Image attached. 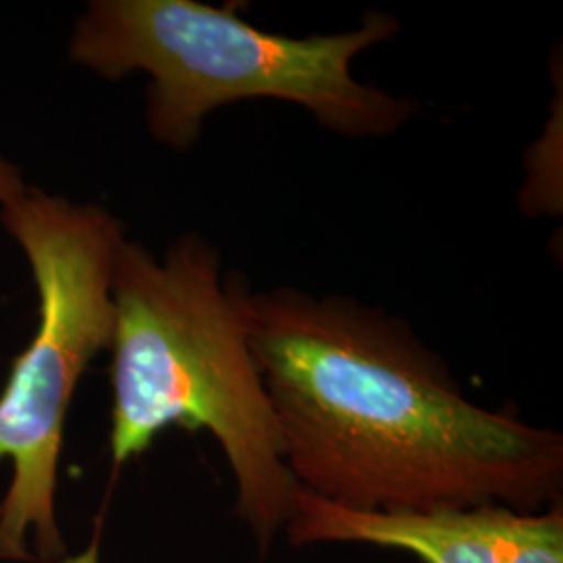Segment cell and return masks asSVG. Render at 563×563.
<instances>
[{"label":"cell","mask_w":563,"mask_h":563,"mask_svg":"<svg viewBox=\"0 0 563 563\" xmlns=\"http://www.w3.org/2000/svg\"><path fill=\"white\" fill-rule=\"evenodd\" d=\"M292 544L362 543L423 563H563L562 504L543 511L483 505L432 514H363L299 488L284 526Z\"/></svg>","instance_id":"cell-5"},{"label":"cell","mask_w":563,"mask_h":563,"mask_svg":"<svg viewBox=\"0 0 563 563\" xmlns=\"http://www.w3.org/2000/svg\"><path fill=\"white\" fill-rule=\"evenodd\" d=\"M242 278L186 234L162 260L121 244L113 269L111 455L120 467L163 430H207L230 463L239 514L262 547L299 495L242 316Z\"/></svg>","instance_id":"cell-2"},{"label":"cell","mask_w":563,"mask_h":563,"mask_svg":"<svg viewBox=\"0 0 563 563\" xmlns=\"http://www.w3.org/2000/svg\"><path fill=\"white\" fill-rule=\"evenodd\" d=\"M242 316L297 486L363 514L562 501L563 439L465 397L399 316L242 282Z\"/></svg>","instance_id":"cell-1"},{"label":"cell","mask_w":563,"mask_h":563,"mask_svg":"<svg viewBox=\"0 0 563 563\" xmlns=\"http://www.w3.org/2000/svg\"><path fill=\"white\" fill-rule=\"evenodd\" d=\"M558 84L551 118L541 139L528 151L526 181L520 188V211L534 218L562 213V78Z\"/></svg>","instance_id":"cell-6"},{"label":"cell","mask_w":563,"mask_h":563,"mask_svg":"<svg viewBox=\"0 0 563 563\" xmlns=\"http://www.w3.org/2000/svg\"><path fill=\"white\" fill-rule=\"evenodd\" d=\"M25 190L21 181L20 169L13 163L4 162L0 157V205H7Z\"/></svg>","instance_id":"cell-7"},{"label":"cell","mask_w":563,"mask_h":563,"mask_svg":"<svg viewBox=\"0 0 563 563\" xmlns=\"http://www.w3.org/2000/svg\"><path fill=\"white\" fill-rule=\"evenodd\" d=\"M2 225L32 265L41 299L34 341L15 357L0 395V460L13 483L0 505V560H30L36 532L42 560L63 555L55 486L63 426L88 363L113 339V269L125 242L104 207L23 190L2 205Z\"/></svg>","instance_id":"cell-4"},{"label":"cell","mask_w":563,"mask_h":563,"mask_svg":"<svg viewBox=\"0 0 563 563\" xmlns=\"http://www.w3.org/2000/svg\"><path fill=\"white\" fill-rule=\"evenodd\" d=\"M401 32L367 11L357 27L292 38L241 18L236 4L197 0H95L69 42V59L104 80L148 76L146 125L176 151L192 148L211 113L232 102H290L346 139H386L420 104L355 78L353 60Z\"/></svg>","instance_id":"cell-3"}]
</instances>
